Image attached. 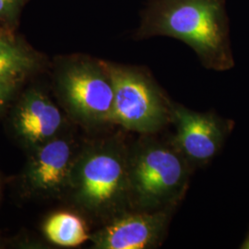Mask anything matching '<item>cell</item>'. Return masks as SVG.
<instances>
[{"mask_svg":"<svg viewBox=\"0 0 249 249\" xmlns=\"http://www.w3.org/2000/svg\"><path fill=\"white\" fill-rule=\"evenodd\" d=\"M44 232L50 242L66 248L78 247L90 236L83 219L71 212L52 214L45 221Z\"/></svg>","mask_w":249,"mask_h":249,"instance_id":"obj_10","label":"cell"},{"mask_svg":"<svg viewBox=\"0 0 249 249\" xmlns=\"http://www.w3.org/2000/svg\"><path fill=\"white\" fill-rule=\"evenodd\" d=\"M36 64V58L24 47L0 37V80L17 84Z\"/></svg>","mask_w":249,"mask_h":249,"instance_id":"obj_11","label":"cell"},{"mask_svg":"<svg viewBox=\"0 0 249 249\" xmlns=\"http://www.w3.org/2000/svg\"><path fill=\"white\" fill-rule=\"evenodd\" d=\"M23 0H0V17H11L18 10Z\"/></svg>","mask_w":249,"mask_h":249,"instance_id":"obj_12","label":"cell"},{"mask_svg":"<svg viewBox=\"0 0 249 249\" xmlns=\"http://www.w3.org/2000/svg\"><path fill=\"white\" fill-rule=\"evenodd\" d=\"M57 86L70 115L86 126L112 124L114 87L105 61L74 58L59 73Z\"/></svg>","mask_w":249,"mask_h":249,"instance_id":"obj_5","label":"cell"},{"mask_svg":"<svg viewBox=\"0 0 249 249\" xmlns=\"http://www.w3.org/2000/svg\"><path fill=\"white\" fill-rule=\"evenodd\" d=\"M64 123L58 107L45 93L36 89L23 94L12 117L15 132L33 150L59 136Z\"/></svg>","mask_w":249,"mask_h":249,"instance_id":"obj_9","label":"cell"},{"mask_svg":"<svg viewBox=\"0 0 249 249\" xmlns=\"http://www.w3.org/2000/svg\"><path fill=\"white\" fill-rule=\"evenodd\" d=\"M177 125L173 144L189 162L206 163L221 150L230 124L213 114H203L184 107L172 106Z\"/></svg>","mask_w":249,"mask_h":249,"instance_id":"obj_8","label":"cell"},{"mask_svg":"<svg viewBox=\"0 0 249 249\" xmlns=\"http://www.w3.org/2000/svg\"><path fill=\"white\" fill-rule=\"evenodd\" d=\"M134 38L168 36L191 47L208 70L234 66L225 0H149Z\"/></svg>","mask_w":249,"mask_h":249,"instance_id":"obj_1","label":"cell"},{"mask_svg":"<svg viewBox=\"0 0 249 249\" xmlns=\"http://www.w3.org/2000/svg\"><path fill=\"white\" fill-rule=\"evenodd\" d=\"M77 154L71 140L60 135L34 149L22 178L27 192L42 197L67 193Z\"/></svg>","mask_w":249,"mask_h":249,"instance_id":"obj_6","label":"cell"},{"mask_svg":"<svg viewBox=\"0 0 249 249\" xmlns=\"http://www.w3.org/2000/svg\"><path fill=\"white\" fill-rule=\"evenodd\" d=\"M15 85L16 84L0 80V111L9 102V98L15 89Z\"/></svg>","mask_w":249,"mask_h":249,"instance_id":"obj_13","label":"cell"},{"mask_svg":"<svg viewBox=\"0 0 249 249\" xmlns=\"http://www.w3.org/2000/svg\"><path fill=\"white\" fill-rule=\"evenodd\" d=\"M67 193L89 216L111 221L131 209L128 149L117 140L91 144L77 154Z\"/></svg>","mask_w":249,"mask_h":249,"instance_id":"obj_2","label":"cell"},{"mask_svg":"<svg viewBox=\"0 0 249 249\" xmlns=\"http://www.w3.org/2000/svg\"><path fill=\"white\" fill-rule=\"evenodd\" d=\"M241 249H249V234L248 235V237L246 238V240L244 241V243L242 244Z\"/></svg>","mask_w":249,"mask_h":249,"instance_id":"obj_14","label":"cell"},{"mask_svg":"<svg viewBox=\"0 0 249 249\" xmlns=\"http://www.w3.org/2000/svg\"><path fill=\"white\" fill-rule=\"evenodd\" d=\"M189 161L172 144L146 138L128 150V181L132 211L171 209L184 195Z\"/></svg>","mask_w":249,"mask_h":249,"instance_id":"obj_3","label":"cell"},{"mask_svg":"<svg viewBox=\"0 0 249 249\" xmlns=\"http://www.w3.org/2000/svg\"><path fill=\"white\" fill-rule=\"evenodd\" d=\"M114 87L112 124L142 134L159 131L172 118V107L149 72L105 61Z\"/></svg>","mask_w":249,"mask_h":249,"instance_id":"obj_4","label":"cell"},{"mask_svg":"<svg viewBox=\"0 0 249 249\" xmlns=\"http://www.w3.org/2000/svg\"><path fill=\"white\" fill-rule=\"evenodd\" d=\"M169 220L170 209L126 212L109 221L89 239L93 249H152L162 240Z\"/></svg>","mask_w":249,"mask_h":249,"instance_id":"obj_7","label":"cell"}]
</instances>
